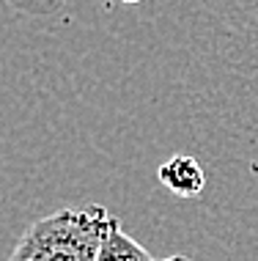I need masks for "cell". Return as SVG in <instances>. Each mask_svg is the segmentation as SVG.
<instances>
[{
    "mask_svg": "<svg viewBox=\"0 0 258 261\" xmlns=\"http://www.w3.org/2000/svg\"><path fill=\"white\" fill-rule=\"evenodd\" d=\"M116 217L99 203L64 206L22 234L9 261H96Z\"/></svg>",
    "mask_w": 258,
    "mask_h": 261,
    "instance_id": "obj_1",
    "label": "cell"
},
{
    "mask_svg": "<svg viewBox=\"0 0 258 261\" xmlns=\"http://www.w3.org/2000/svg\"><path fill=\"white\" fill-rule=\"evenodd\" d=\"M159 181L179 198H198L206 187V176L200 162L190 157V154H173L170 160H165L159 165Z\"/></svg>",
    "mask_w": 258,
    "mask_h": 261,
    "instance_id": "obj_2",
    "label": "cell"
},
{
    "mask_svg": "<svg viewBox=\"0 0 258 261\" xmlns=\"http://www.w3.org/2000/svg\"><path fill=\"white\" fill-rule=\"evenodd\" d=\"M96 261H154V258H151L149 250H146L137 239H132L127 231L121 228V223L116 220V225L110 228V234L104 239Z\"/></svg>",
    "mask_w": 258,
    "mask_h": 261,
    "instance_id": "obj_3",
    "label": "cell"
},
{
    "mask_svg": "<svg viewBox=\"0 0 258 261\" xmlns=\"http://www.w3.org/2000/svg\"><path fill=\"white\" fill-rule=\"evenodd\" d=\"M9 6H14L17 11H25V14H55L64 6V0H6Z\"/></svg>",
    "mask_w": 258,
    "mask_h": 261,
    "instance_id": "obj_4",
    "label": "cell"
},
{
    "mask_svg": "<svg viewBox=\"0 0 258 261\" xmlns=\"http://www.w3.org/2000/svg\"><path fill=\"white\" fill-rule=\"evenodd\" d=\"M159 261H192V258H187V256H170V258H159Z\"/></svg>",
    "mask_w": 258,
    "mask_h": 261,
    "instance_id": "obj_5",
    "label": "cell"
},
{
    "mask_svg": "<svg viewBox=\"0 0 258 261\" xmlns=\"http://www.w3.org/2000/svg\"><path fill=\"white\" fill-rule=\"evenodd\" d=\"M121 3H127V6H135V3H143V0H121Z\"/></svg>",
    "mask_w": 258,
    "mask_h": 261,
    "instance_id": "obj_6",
    "label": "cell"
}]
</instances>
